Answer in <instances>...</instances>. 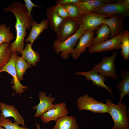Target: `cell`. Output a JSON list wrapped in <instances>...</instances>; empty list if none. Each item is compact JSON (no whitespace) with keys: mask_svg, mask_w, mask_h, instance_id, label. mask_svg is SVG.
Wrapping results in <instances>:
<instances>
[{"mask_svg":"<svg viewBox=\"0 0 129 129\" xmlns=\"http://www.w3.org/2000/svg\"><path fill=\"white\" fill-rule=\"evenodd\" d=\"M85 31L81 24L77 32L73 35L64 41L60 42L56 40L53 45L54 50L58 54L60 53V55L62 58L68 59L69 55L71 54L78 41Z\"/></svg>","mask_w":129,"mask_h":129,"instance_id":"3","label":"cell"},{"mask_svg":"<svg viewBox=\"0 0 129 129\" xmlns=\"http://www.w3.org/2000/svg\"><path fill=\"white\" fill-rule=\"evenodd\" d=\"M0 126L3 127L5 129H28L27 127L19 126L16 122H12L9 119L1 116L0 117Z\"/></svg>","mask_w":129,"mask_h":129,"instance_id":"29","label":"cell"},{"mask_svg":"<svg viewBox=\"0 0 129 129\" xmlns=\"http://www.w3.org/2000/svg\"><path fill=\"white\" fill-rule=\"evenodd\" d=\"M11 43H5L0 45V70L10 60L12 56Z\"/></svg>","mask_w":129,"mask_h":129,"instance_id":"24","label":"cell"},{"mask_svg":"<svg viewBox=\"0 0 129 129\" xmlns=\"http://www.w3.org/2000/svg\"><path fill=\"white\" fill-rule=\"evenodd\" d=\"M56 11L58 15L64 19L69 17L66 10L63 5H55Z\"/></svg>","mask_w":129,"mask_h":129,"instance_id":"30","label":"cell"},{"mask_svg":"<svg viewBox=\"0 0 129 129\" xmlns=\"http://www.w3.org/2000/svg\"><path fill=\"white\" fill-rule=\"evenodd\" d=\"M108 108V113L111 116L114 125L112 129H129L127 107L124 103L114 104L108 99L106 100Z\"/></svg>","mask_w":129,"mask_h":129,"instance_id":"2","label":"cell"},{"mask_svg":"<svg viewBox=\"0 0 129 129\" xmlns=\"http://www.w3.org/2000/svg\"><path fill=\"white\" fill-rule=\"evenodd\" d=\"M25 5L27 11V14L30 17H33L31 14V11L34 7H39V6L34 4L30 0H24Z\"/></svg>","mask_w":129,"mask_h":129,"instance_id":"31","label":"cell"},{"mask_svg":"<svg viewBox=\"0 0 129 129\" xmlns=\"http://www.w3.org/2000/svg\"><path fill=\"white\" fill-rule=\"evenodd\" d=\"M96 30V36L94 39L92 45L101 43L107 40L110 36V30L106 24H101Z\"/></svg>","mask_w":129,"mask_h":129,"instance_id":"23","label":"cell"},{"mask_svg":"<svg viewBox=\"0 0 129 129\" xmlns=\"http://www.w3.org/2000/svg\"><path fill=\"white\" fill-rule=\"evenodd\" d=\"M36 125V126L37 129H41L40 126V125L38 123H37L35 124Z\"/></svg>","mask_w":129,"mask_h":129,"instance_id":"33","label":"cell"},{"mask_svg":"<svg viewBox=\"0 0 129 129\" xmlns=\"http://www.w3.org/2000/svg\"><path fill=\"white\" fill-rule=\"evenodd\" d=\"M17 53L14 52L12 53L11 58L10 61L1 69L0 70V73L4 72H6L11 75L13 77L12 79L11 84H13L11 87L13 89H14V92L12 94L13 96L16 91V95L19 94V96L23 92L25 91V89H27L26 86L22 85L20 81L18 79L17 76L15 65V62L17 56Z\"/></svg>","mask_w":129,"mask_h":129,"instance_id":"8","label":"cell"},{"mask_svg":"<svg viewBox=\"0 0 129 129\" xmlns=\"http://www.w3.org/2000/svg\"><path fill=\"white\" fill-rule=\"evenodd\" d=\"M54 104L55 106L53 108L44 113L41 116V119L44 123L52 121H55L59 118L67 115L68 114L69 111L65 102Z\"/></svg>","mask_w":129,"mask_h":129,"instance_id":"12","label":"cell"},{"mask_svg":"<svg viewBox=\"0 0 129 129\" xmlns=\"http://www.w3.org/2000/svg\"><path fill=\"white\" fill-rule=\"evenodd\" d=\"M118 54L117 52L115 51L110 56L103 57L102 61L94 64L93 68L96 69L99 73L105 77H109L115 80H117L118 77L116 72L114 61Z\"/></svg>","mask_w":129,"mask_h":129,"instance_id":"7","label":"cell"},{"mask_svg":"<svg viewBox=\"0 0 129 129\" xmlns=\"http://www.w3.org/2000/svg\"><path fill=\"white\" fill-rule=\"evenodd\" d=\"M1 77V76H0V78Z\"/></svg>","mask_w":129,"mask_h":129,"instance_id":"35","label":"cell"},{"mask_svg":"<svg viewBox=\"0 0 129 129\" xmlns=\"http://www.w3.org/2000/svg\"><path fill=\"white\" fill-rule=\"evenodd\" d=\"M62 5L65 8L70 17L80 19L81 15L75 3H71Z\"/></svg>","mask_w":129,"mask_h":129,"instance_id":"28","label":"cell"},{"mask_svg":"<svg viewBox=\"0 0 129 129\" xmlns=\"http://www.w3.org/2000/svg\"><path fill=\"white\" fill-rule=\"evenodd\" d=\"M39 103L33 107V109L36 110L34 117L36 118L41 117L42 114L48 110L53 108L55 106L53 103L55 99L50 94L48 96H46V93L40 91L39 93Z\"/></svg>","mask_w":129,"mask_h":129,"instance_id":"13","label":"cell"},{"mask_svg":"<svg viewBox=\"0 0 129 129\" xmlns=\"http://www.w3.org/2000/svg\"><path fill=\"white\" fill-rule=\"evenodd\" d=\"M75 74L77 75L85 76L87 80L91 81L94 85L104 88L110 93L113 99H114L111 88L104 83L106 77L99 73L96 68L93 67L89 71H78L76 72Z\"/></svg>","mask_w":129,"mask_h":129,"instance_id":"14","label":"cell"},{"mask_svg":"<svg viewBox=\"0 0 129 129\" xmlns=\"http://www.w3.org/2000/svg\"><path fill=\"white\" fill-rule=\"evenodd\" d=\"M49 26L48 21L45 18L40 23H37L35 20H33L29 34L25 40V42L27 43L29 42L32 45L40 33L44 30L48 29Z\"/></svg>","mask_w":129,"mask_h":129,"instance_id":"17","label":"cell"},{"mask_svg":"<svg viewBox=\"0 0 129 129\" xmlns=\"http://www.w3.org/2000/svg\"><path fill=\"white\" fill-rule=\"evenodd\" d=\"M112 16L91 12L82 14L80 19L85 31H95L103 20Z\"/></svg>","mask_w":129,"mask_h":129,"instance_id":"9","label":"cell"},{"mask_svg":"<svg viewBox=\"0 0 129 129\" xmlns=\"http://www.w3.org/2000/svg\"><path fill=\"white\" fill-rule=\"evenodd\" d=\"M32 46V44L27 42L25 48L20 53L22 57L31 65L34 67L37 63L40 61V57L38 53L33 50Z\"/></svg>","mask_w":129,"mask_h":129,"instance_id":"22","label":"cell"},{"mask_svg":"<svg viewBox=\"0 0 129 129\" xmlns=\"http://www.w3.org/2000/svg\"><path fill=\"white\" fill-rule=\"evenodd\" d=\"M46 11L47 19L50 28L57 34L59 27L64 19L57 13L55 5L48 7Z\"/></svg>","mask_w":129,"mask_h":129,"instance_id":"18","label":"cell"},{"mask_svg":"<svg viewBox=\"0 0 129 129\" xmlns=\"http://www.w3.org/2000/svg\"><path fill=\"white\" fill-rule=\"evenodd\" d=\"M81 0H56V4L64 5L71 3H76Z\"/></svg>","mask_w":129,"mask_h":129,"instance_id":"32","label":"cell"},{"mask_svg":"<svg viewBox=\"0 0 129 129\" xmlns=\"http://www.w3.org/2000/svg\"><path fill=\"white\" fill-rule=\"evenodd\" d=\"M124 32L123 30L117 36L108 39L101 43L91 46L88 48L89 52L90 53H97L119 49L120 48L121 39Z\"/></svg>","mask_w":129,"mask_h":129,"instance_id":"10","label":"cell"},{"mask_svg":"<svg viewBox=\"0 0 129 129\" xmlns=\"http://www.w3.org/2000/svg\"><path fill=\"white\" fill-rule=\"evenodd\" d=\"M15 65L17 79L20 81L23 80V76L26 70L31 68L30 64L22 57L17 55L16 59Z\"/></svg>","mask_w":129,"mask_h":129,"instance_id":"25","label":"cell"},{"mask_svg":"<svg viewBox=\"0 0 129 129\" xmlns=\"http://www.w3.org/2000/svg\"><path fill=\"white\" fill-rule=\"evenodd\" d=\"M81 25L80 19L69 17L64 19L59 28L56 40L63 41L74 35Z\"/></svg>","mask_w":129,"mask_h":129,"instance_id":"6","label":"cell"},{"mask_svg":"<svg viewBox=\"0 0 129 129\" xmlns=\"http://www.w3.org/2000/svg\"><path fill=\"white\" fill-rule=\"evenodd\" d=\"M124 16L121 14L114 15L102 21L101 24L108 25L110 30V38L117 36L123 30Z\"/></svg>","mask_w":129,"mask_h":129,"instance_id":"15","label":"cell"},{"mask_svg":"<svg viewBox=\"0 0 129 129\" xmlns=\"http://www.w3.org/2000/svg\"><path fill=\"white\" fill-rule=\"evenodd\" d=\"M119 74L122 77L121 81L118 83L116 86L120 91V100L118 103H121L122 99L126 95L129 96V71L127 69L122 70Z\"/></svg>","mask_w":129,"mask_h":129,"instance_id":"20","label":"cell"},{"mask_svg":"<svg viewBox=\"0 0 129 129\" xmlns=\"http://www.w3.org/2000/svg\"><path fill=\"white\" fill-rule=\"evenodd\" d=\"M78 7L81 15L92 12L104 4L99 0H81L75 3Z\"/></svg>","mask_w":129,"mask_h":129,"instance_id":"21","label":"cell"},{"mask_svg":"<svg viewBox=\"0 0 129 129\" xmlns=\"http://www.w3.org/2000/svg\"><path fill=\"white\" fill-rule=\"evenodd\" d=\"M129 11V0H118L115 2L105 3L94 10L92 12L110 16L121 14L128 16Z\"/></svg>","mask_w":129,"mask_h":129,"instance_id":"5","label":"cell"},{"mask_svg":"<svg viewBox=\"0 0 129 129\" xmlns=\"http://www.w3.org/2000/svg\"><path fill=\"white\" fill-rule=\"evenodd\" d=\"M0 110L1 111V116L5 118L13 117L15 122L18 124H21L23 127H25V121L18 110L13 105L6 104L3 102H0Z\"/></svg>","mask_w":129,"mask_h":129,"instance_id":"16","label":"cell"},{"mask_svg":"<svg viewBox=\"0 0 129 129\" xmlns=\"http://www.w3.org/2000/svg\"><path fill=\"white\" fill-rule=\"evenodd\" d=\"M94 31H85L81 35L71 54L74 59H78L81 54L92 45L95 38Z\"/></svg>","mask_w":129,"mask_h":129,"instance_id":"11","label":"cell"},{"mask_svg":"<svg viewBox=\"0 0 129 129\" xmlns=\"http://www.w3.org/2000/svg\"><path fill=\"white\" fill-rule=\"evenodd\" d=\"M120 48L122 58L128 61L129 59V31L127 30L124 31L122 36Z\"/></svg>","mask_w":129,"mask_h":129,"instance_id":"26","label":"cell"},{"mask_svg":"<svg viewBox=\"0 0 129 129\" xmlns=\"http://www.w3.org/2000/svg\"><path fill=\"white\" fill-rule=\"evenodd\" d=\"M56 124L52 129H78L79 125L75 118L67 115L60 117L55 121Z\"/></svg>","mask_w":129,"mask_h":129,"instance_id":"19","label":"cell"},{"mask_svg":"<svg viewBox=\"0 0 129 129\" xmlns=\"http://www.w3.org/2000/svg\"><path fill=\"white\" fill-rule=\"evenodd\" d=\"M14 38L10 26L6 27L5 24L0 25V45L5 43H10Z\"/></svg>","mask_w":129,"mask_h":129,"instance_id":"27","label":"cell"},{"mask_svg":"<svg viewBox=\"0 0 129 129\" xmlns=\"http://www.w3.org/2000/svg\"><path fill=\"white\" fill-rule=\"evenodd\" d=\"M5 11H10L15 16L16 19L15 27L16 31L15 40L10 44L12 53L16 52L19 54L24 49V40L27 35V28L29 30L33 21V17L29 16L25 5L19 1L13 2L3 9Z\"/></svg>","mask_w":129,"mask_h":129,"instance_id":"1","label":"cell"},{"mask_svg":"<svg viewBox=\"0 0 129 129\" xmlns=\"http://www.w3.org/2000/svg\"><path fill=\"white\" fill-rule=\"evenodd\" d=\"M76 102L80 111L88 110L95 113H108V108L106 104L97 101L86 93L80 97Z\"/></svg>","mask_w":129,"mask_h":129,"instance_id":"4","label":"cell"},{"mask_svg":"<svg viewBox=\"0 0 129 129\" xmlns=\"http://www.w3.org/2000/svg\"><path fill=\"white\" fill-rule=\"evenodd\" d=\"M0 129H5V128L4 127H2L0 126Z\"/></svg>","mask_w":129,"mask_h":129,"instance_id":"34","label":"cell"}]
</instances>
